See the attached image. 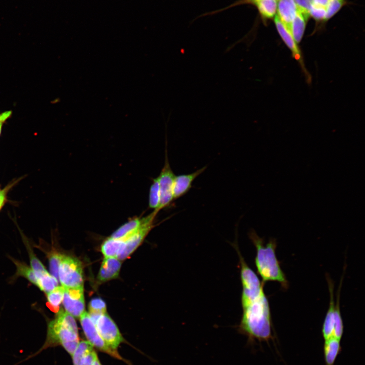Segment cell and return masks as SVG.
Instances as JSON below:
<instances>
[{
  "instance_id": "obj_35",
  "label": "cell",
  "mask_w": 365,
  "mask_h": 365,
  "mask_svg": "<svg viewBox=\"0 0 365 365\" xmlns=\"http://www.w3.org/2000/svg\"><path fill=\"white\" fill-rule=\"evenodd\" d=\"M93 365H101V364L98 358V356L96 357V358L94 360V362Z\"/></svg>"
},
{
  "instance_id": "obj_33",
  "label": "cell",
  "mask_w": 365,
  "mask_h": 365,
  "mask_svg": "<svg viewBox=\"0 0 365 365\" xmlns=\"http://www.w3.org/2000/svg\"><path fill=\"white\" fill-rule=\"evenodd\" d=\"M11 111H6L0 114V135L1 134L3 124L11 116Z\"/></svg>"
},
{
  "instance_id": "obj_6",
  "label": "cell",
  "mask_w": 365,
  "mask_h": 365,
  "mask_svg": "<svg viewBox=\"0 0 365 365\" xmlns=\"http://www.w3.org/2000/svg\"><path fill=\"white\" fill-rule=\"evenodd\" d=\"M79 318L87 341L99 350L117 359H123L117 351L113 350L108 347L101 337L89 313L84 311Z\"/></svg>"
},
{
  "instance_id": "obj_14",
  "label": "cell",
  "mask_w": 365,
  "mask_h": 365,
  "mask_svg": "<svg viewBox=\"0 0 365 365\" xmlns=\"http://www.w3.org/2000/svg\"><path fill=\"white\" fill-rule=\"evenodd\" d=\"M298 9L294 0H277L276 16L289 30Z\"/></svg>"
},
{
  "instance_id": "obj_23",
  "label": "cell",
  "mask_w": 365,
  "mask_h": 365,
  "mask_svg": "<svg viewBox=\"0 0 365 365\" xmlns=\"http://www.w3.org/2000/svg\"><path fill=\"white\" fill-rule=\"evenodd\" d=\"M340 286L337 294V302L335 306L334 328L333 333V336L339 340L341 339L344 331V325L340 308Z\"/></svg>"
},
{
  "instance_id": "obj_24",
  "label": "cell",
  "mask_w": 365,
  "mask_h": 365,
  "mask_svg": "<svg viewBox=\"0 0 365 365\" xmlns=\"http://www.w3.org/2000/svg\"><path fill=\"white\" fill-rule=\"evenodd\" d=\"M16 267V276H22L29 282L36 286V279L34 272L31 267L25 263L13 259Z\"/></svg>"
},
{
  "instance_id": "obj_26",
  "label": "cell",
  "mask_w": 365,
  "mask_h": 365,
  "mask_svg": "<svg viewBox=\"0 0 365 365\" xmlns=\"http://www.w3.org/2000/svg\"><path fill=\"white\" fill-rule=\"evenodd\" d=\"M89 314L94 321L99 316L106 313L105 303L100 298H94L89 303Z\"/></svg>"
},
{
  "instance_id": "obj_12",
  "label": "cell",
  "mask_w": 365,
  "mask_h": 365,
  "mask_svg": "<svg viewBox=\"0 0 365 365\" xmlns=\"http://www.w3.org/2000/svg\"><path fill=\"white\" fill-rule=\"evenodd\" d=\"M206 168V166H204L192 173L175 176L173 189V199H176L186 194L191 188L193 181Z\"/></svg>"
},
{
  "instance_id": "obj_2",
  "label": "cell",
  "mask_w": 365,
  "mask_h": 365,
  "mask_svg": "<svg viewBox=\"0 0 365 365\" xmlns=\"http://www.w3.org/2000/svg\"><path fill=\"white\" fill-rule=\"evenodd\" d=\"M249 236L256 248L255 265L262 282L265 283L267 281H276L286 288L288 281L275 253L276 240L270 239L265 244L263 238L260 237L254 231H250Z\"/></svg>"
},
{
  "instance_id": "obj_7",
  "label": "cell",
  "mask_w": 365,
  "mask_h": 365,
  "mask_svg": "<svg viewBox=\"0 0 365 365\" xmlns=\"http://www.w3.org/2000/svg\"><path fill=\"white\" fill-rule=\"evenodd\" d=\"M101 337L113 350L117 351L124 339L116 324L106 313L93 321Z\"/></svg>"
},
{
  "instance_id": "obj_30",
  "label": "cell",
  "mask_w": 365,
  "mask_h": 365,
  "mask_svg": "<svg viewBox=\"0 0 365 365\" xmlns=\"http://www.w3.org/2000/svg\"><path fill=\"white\" fill-rule=\"evenodd\" d=\"M326 13L325 8L313 4L309 11V15L318 21H325Z\"/></svg>"
},
{
  "instance_id": "obj_34",
  "label": "cell",
  "mask_w": 365,
  "mask_h": 365,
  "mask_svg": "<svg viewBox=\"0 0 365 365\" xmlns=\"http://www.w3.org/2000/svg\"><path fill=\"white\" fill-rule=\"evenodd\" d=\"M258 1H259V0H240V1L236 2L234 4L229 6L226 9L230 8V7L236 6L237 5H242V4H249L254 5V4Z\"/></svg>"
},
{
  "instance_id": "obj_4",
  "label": "cell",
  "mask_w": 365,
  "mask_h": 365,
  "mask_svg": "<svg viewBox=\"0 0 365 365\" xmlns=\"http://www.w3.org/2000/svg\"><path fill=\"white\" fill-rule=\"evenodd\" d=\"M58 280L64 288L83 286V271L77 259L62 255L58 268Z\"/></svg>"
},
{
  "instance_id": "obj_22",
  "label": "cell",
  "mask_w": 365,
  "mask_h": 365,
  "mask_svg": "<svg viewBox=\"0 0 365 365\" xmlns=\"http://www.w3.org/2000/svg\"><path fill=\"white\" fill-rule=\"evenodd\" d=\"M58 286V280L48 272L36 278V286L48 293Z\"/></svg>"
},
{
  "instance_id": "obj_28",
  "label": "cell",
  "mask_w": 365,
  "mask_h": 365,
  "mask_svg": "<svg viewBox=\"0 0 365 365\" xmlns=\"http://www.w3.org/2000/svg\"><path fill=\"white\" fill-rule=\"evenodd\" d=\"M62 255L63 254L53 250L47 253L51 274L58 280L59 265Z\"/></svg>"
},
{
  "instance_id": "obj_31",
  "label": "cell",
  "mask_w": 365,
  "mask_h": 365,
  "mask_svg": "<svg viewBox=\"0 0 365 365\" xmlns=\"http://www.w3.org/2000/svg\"><path fill=\"white\" fill-rule=\"evenodd\" d=\"M16 182L9 184L3 189H0V211L7 201V195L9 191Z\"/></svg>"
},
{
  "instance_id": "obj_11",
  "label": "cell",
  "mask_w": 365,
  "mask_h": 365,
  "mask_svg": "<svg viewBox=\"0 0 365 365\" xmlns=\"http://www.w3.org/2000/svg\"><path fill=\"white\" fill-rule=\"evenodd\" d=\"M274 23L278 33L286 46L291 52L293 57L299 62L302 68L304 69V65L300 49L294 40L289 30L281 22L277 16L275 17Z\"/></svg>"
},
{
  "instance_id": "obj_8",
  "label": "cell",
  "mask_w": 365,
  "mask_h": 365,
  "mask_svg": "<svg viewBox=\"0 0 365 365\" xmlns=\"http://www.w3.org/2000/svg\"><path fill=\"white\" fill-rule=\"evenodd\" d=\"M166 152L164 166L157 177L160 192L159 210L166 207L174 200L173 189L175 175L170 166L166 151Z\"/></svg>"
},
{
  "instance_id": "obj_15",
  "label": "cell",
  "mask_w": 365,
  "mask_h": 365,
  "mask_svg": "<svg viewBox=\"0 0 365 365\" xmlns=\"http://www.w3.org/2000/svg\"><path fill=\"white\" fill-rule=\"evenodd\" d=\"M327 280L328 281L330 301L328 309L322 327V335L324 340L333 336L335 306L334 299V284L328 276L327 277Z\"/></svg>"
},
{
  "instance_id": "obj_21",
  "label": "cell",
  "mask_w": 365,
  "mask_h": 365,
  "mask_svg": "<svg viewBox=\"0 0 365 365\" xmlns=\"http://www.w3.org/2000/svg\"><path fill=\"white\" fill-rule=\"evenodd\" d=\"M123 240L110 237L105 240L101 247L104 258L117 257Z\"/></svg>"
},
{
  "instance_id": "obj_20",
  "label": "cell",
  "mask_w": 365,
  "mask_h": 365,
  "mask_svg": "<svg viewBox=\"0 0 365 365\" xmlns=\"http://www.w3.org/2000/svg\"><path fill=\"white\" fill-rule=\"evenodd\" d=\"M64 288L57 286L51 291L47 293V306L53 312L57 313L63 298Z\"/></svg>"
},
{
  "instance_id": "obj_9",
  "label": "cell",
  "mask_w": 365,
  "mask_h": 365,
  "mask_svg": "<svg viewBox=\"0 0 365 365\" xmlns=\"http://www.w3.org/2000/svg\"><path fill=\"white\" fill-rule=\"evenodd\" d=\"M62 302L66 312L74 317L80 318L85 311L83 286L64 288Z\"/></svg>"
},
{
  "instance_id": "obj_16",
  "label": "cell",
  "mask_w": 365,
  "mask_h": 365,
  "mask_svg": "<svg viewBox=\"0 0 365 365\" xmlns=\"http://www.w3.org/2000/svg\"><path fill=\"white\" fill-rule=\"evenodd\" d=\"M309 16V13L298 9L297 15L290 25L289 31L298 45L301 42L303 37Z\"/></svg>"
},
{
  "instance_id": "obj_18",
  "label": "cell",
  "mask_w": 365,
  "mask_h": 365,
  "mask_svg": "<svg viewBox=\"0 0 365 365\" xmlns=\"http://www.w3.org/2000/svg\"><path fill=\"white\" fill-rule=\"evenodd\" d=\"M144 220V217L142 218L136 217L130 220L115 231L111 237L124 240L142 225Z\"/></svg>"
},
{
  "instance_id": "obj_3",
  "label": "cell",
  "mask_w": 365,
  "mask_h": 365,
  "mask_svg": "<svg viewBox=\"0 0 365 365\" xmlns=\"http://www.w3.org/2000/svg\"><path fill=\"white\" fill-rule=\"evenodd\" d=\"M56 313L48 323L46 341L37 353L59 345L71 356L80 342L76 322L72 316L62 309Z\"/></svg>"
},
{
  "instance_id": "obj_32",
  "label": "cell",
  "mask_w": 365,
  "mask_h": 365,
  "mask_svg": "<svg viewBox=\"0 0 365 365\" xmlns=\"http://www.w3.org/2000/svg\"><path fill=\"white\" fill-rule=\"evenodd\" d=\"M298 9L309 14L313 0H294Z\"/></svg>"
},
{
  "instance_id": "obj_13",
  "label": "cell",
  "mask_w": 365,
  "mask_h": 365,
  "mask_svg": "<svg viewBox=\"0 0 365 365\" xmlns=\"http://www.w3.org/2000/svg\"><path fill=\"white\" fill-rule=\"evenodd\" d=\"M121 266V261L117 257L104 258L97 275L98 281L105 282L117 278Z\"/></svg>"
},
{
  "instance_id": "obj_25",
  "label": "cell",
  "mask_w": 365,
  "mask_h": 365,
  "mask_svg": "<svg viewBox=\"0 0 365 365\" xmlns=\"http://www.w3.org/2000/svg\"><path fill=\"white\" fill-rule=\"evenodd\" d=\"M160 203V192L159 184L158 178L153 179V181L151 185L149 192V207L157 210L160 211L159 206Z\"/></svg>"
},
{
  "instance_id": "obj_19",
  "label": "cell",
  "mask_w": 365,
  "mask_h": 365,
  "mask_svg": "<svg viewBox=\"0 0 365 365\" xmlns=\"http://www.w3.org/2000/svg\"><path fill=\"white\" fill-rule=\"evenodd\" d=\"M261 18L267 20L273 18L277 11V0H259L254 4Z\"/></svg>"
},
{
  "instance_id": "obj_10",
  "label": "cell",
  "mask_w": 365,
  "mask_h": 365,
  "mask_svg": "<svg viewBox=\"0 0 365 365\" xmlns=\"http://www.w3.org/2000/svg\"><path fill=\"white\" fill-rule=\"evenodd\" d=\"M73 365H93L97 354L87 341L79 342L71 355Z\"/></svg>"
},
{
  "instance_id": "obj_27",
  "label": "cell",
  "mask_w": 365,
  "mask_h": 365,
  "mask_svg": "<svg viewBox=\"0 0 365 365\" xmlns=\"http://www.w3.org/2000/svg\"><path fill=\"white\" fill-rule=\"evenodd\" d=\"M26 247L29 253L30 267L34 272L35 278L48 272L42 262L33 253L28 244H27Z\"/></svg>"
},
{
  "instance_id": "obj_1",
  "label": "cell",
  "mask_w": 365,
  "mask_h": 365,
  "mask_svg": "<svg viewBox=\"0 0 365 365\" xmlns=\"http://www.w3.org/2000/svg\"><path fill=\"white\" fill-rule=\"evenodd\" d=\"M241 300L243 311L238 332L247 337L248 345L257 341L269 343L273 339L272 323L264 284L242 288Z\"/></svg>"
},
{
  "instance_id": "obj_29",
  "label": "cell",
  "mask_w": 365,
  "mask_h": 365,
  "mask_svg": "<svg viewBox=\"0 0 365 365\" xmlns=\"http://www.w3.org/2000/svg\"><path fill=\"white\" fill-rule=\"evenodd\" d=\"M345 4V0H329L326 7V20L334 16Z\"/></svg>"
},
{
  "instance_id": "obj_17",
  "label": "cell",
  "mask_w": 365,
  "mask_h": 365,
  "mask_svg": "<svg viewBox=\"0 0 365 365\" xmlns=\"http://www.w3.org/2000/svg\"><path fill=\"white\" fill-rule=\"evenodd\" d=\"M340 340L334 336L324 340L323 350L325 365L334 364L337 357L342 351Z\"/></svg>"
},
{
  "instance_id": "obj_5",
  "label": "cell",
  "mask_w": 365,
  "mask_h": 365,
  "mask_svg": "<svg viewBox=\"0 0 365 365\" xmlns=\"http://www.w3.org/2000/svg\"><path fill=\"white\" fill-rule=\"evenodd\" d=\"M158 213L154 210L149 215L144 216L142 225L134 232L123 240L117 258L124 260L128 257L141 244L146 236L154 227V222Z\"/></svg>"
}]
</instances>
